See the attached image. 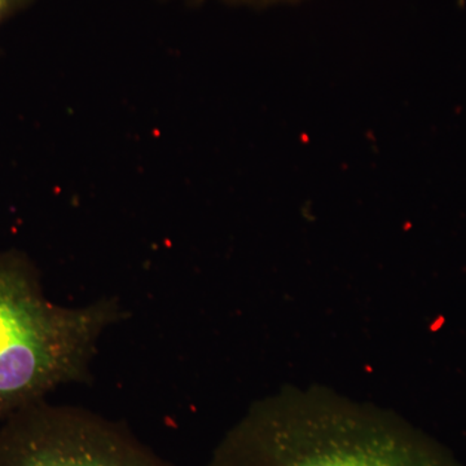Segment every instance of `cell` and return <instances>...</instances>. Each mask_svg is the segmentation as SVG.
<instances>
[{
    "label": "cell",
    "mask_w": 466,
    "mask_h": 466,
    "mask_svg": "<svg viewBox=\"0 0 466 466\" xmlns=\"http://www.w3.org/2000/svg\"><path fill=\"white\" fill-rule=\"evenodd\" d=\"M125 317L113 299L52 302L29 256L0 250V422L58 386L87 382L101 337Z\"/></svg>",
    "instance_id": "2"
},
{
    "label": "cell",
    "mask_w": 466,
    "mask_h": 466,
    "mask_svg": "<svg viewBox=\"0 0 466 466\" xmlns=\"http://www.w3.org/2000/svg\"><path fill=\"white\" fill-rule=\"evenodd\" d=\"M35 0H0V27L9 18L30 7Z\"/></svg>",
    "instance_id": "4"
},
{
    "label": "cell",
    "mask_w": 466,
    "mask_h": 466,
    "mask_svg": "<svg viewBox=\"0 0 466 466\" xmlns=\"http://www.w3.org/2000/svg\"><path fill=\"white\" fill-rule=\"evenodd\" d=\"M188 2H200V0H188ZM226 2L241 3V5H260L278 2V0H226Z\"/></svg>",
    "instance_id": "5"
},
{
    "label": "cell",
    "mask_w": 466,
    "mask_h": 466,
    "mask_svg": "<svg viewBox=\"0 0 466 466\" xmlns=\"http://www.w3.org/2000/svg\"><path fill=\"white\" fill-rule=\"evenodd\" d=\"M0 466H177L122 422L42 400L0 422Z\"/></svg>",
    "instance_id": "3"
},
{
    "label": "cell",
    "mask_w": 466,
    "mask_h": 466,
    "mask_svg": "<svg viewBox=\"0 0 466 466\" xmlns=\"http://www.w3.org/2000/svg\"><path fill=\"white\" fill-rule=\"evenodd\" d=\"M207 466H462L395 410L325 386H285L254 401Z\"/></svg>",
    "instance_id": "1"
}]
</instances>
